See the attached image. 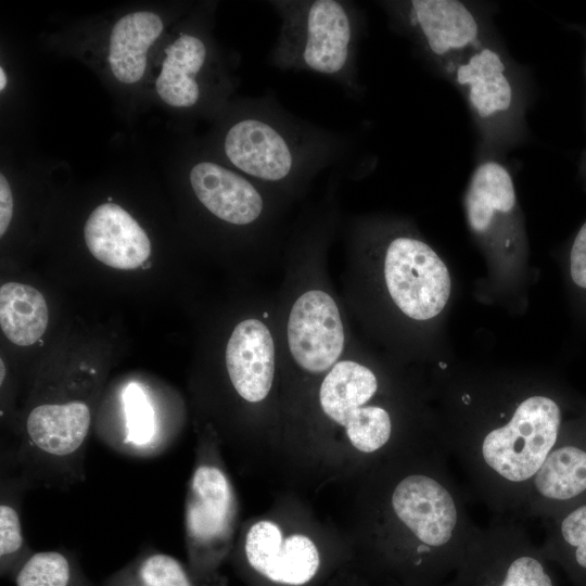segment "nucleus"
<instances>
[{"label":"nucleus","instance_id":"1","mask_svg":"<svg viewBox=\"0 0 586 586\" xmlns=\"http://www.w3.org/2000/svg\"><path fill=\"white\" fill-rule=\"evenodd\" d=\"M436 441L365 471L357 573L371 586H442L477 528Z\"/></svg>","mask_w":586,"mask_h":586},{"label":"nucleus","instance_id":"2","mask_svg":"<svg viewBox=\"0 0 586 586\" xmlns=\"http://www.w3.org/2000/svg\"><path fill=\"white\" fill-rule=\"evenodd\" d=\"M351 137L317 126L265 95L230 124L221 150L237 171L293 200L353 151Z\"/></svg>","mask_w":586,"mask_h":586},{"label":"nucleus","instance_id":"3","mask_svg":"<svg viewBox=\"0 0 586 586\" xmlns=\"http://www.w3.org/2000/svg\"><path fill=\"white\" fill-rule=\"evenodd\" d=\"M386 398L377 371L345 355L314 382L306 426L321 442L326 438L355 458L364 471L433 441L406 428Z\"/></svg>","mask_w":586,"mask_h":586},{"label":"nucleus","instance_id":"4","mask_svg":"<svg viewBox=\"0 0 586 586\" xmlns=\"http://www.w3.org/2000/svg\"><path fill=\"white\" fill-rule=\"evenodd\" d=\"M279 17L270 64L284 72H308L337 82L352 97L364 92L358 50L365 14L352 1L272 0Z\"/></svg>","mask_w":586,"mask_h":586},{"label":"nucleus","instance_id":"5","mask_svg":"<svg viewBox=\"0 0 586 586\" xmlns=\"http://www.w3.org/2000/svg\"><path fill=\"white\" fill-rule=\"evenodd\" d=\"M443 79L467 105L476 135L474 160H506L527 141L531 76L500 37L463 56Z\"/></svg>","mask_w":586,"mask_h":586},{"label":"nucleus","instance_id":"6","mask_svg":"<svg viewBox=\"0 0 586 586\" xmlns=\"http://www.w3.org/2000/svg\"><path fill=\"white\" fill-rule=\"evenodd\" d=\"M238 517L239 500L224 460L221 442L207 425L198 437L183 509L187 566L198 586L221 584L219 571L231 557Z\"/></svg>","mask_w":586,"mask_h":586},{"label":"nucleus","instance_id":"7","mask_svg":"<svg viewBox=\"0 0 586 586\" xmlns=\"http://www.w3.org/2000/svg\"><path fill=\"white\" fill-rule=\"evenodd\" d=\"M390 27L436 76L472 51L499 38L493 3L462 0L380 1Z\"/></svg>","mask_w":586,"mask_h":586},{"label":"nucleus","instance_id":"8","mask_svg":"<svg viewBox=\"0 0 586 586\" xmlns=\"http://www.w3.org/2000/svg\"><path fill=\"white\" fill-rule=\"evenodd\" d=\"M231 556L251 586H313L333 559L318 533L275 513L245 522Z\"/></svg>","mask_w":586,"mask_h":586},{"label":"nucleus","instance_id":"9","mask_svg":"<svg viewBox=\"0 0 586 586\" xmlns=\"http://www.w3.org/2000/svg\"><path fill=\"white\" fill-rule=\"evenodd\" d=\"M355 224L382 252L384 285L400 313L418 321L440 315L451 285L449 271L437 253L407 229H392L373 220Z\"/></svg>","mask_w":586,"mask_h":586},{"label":"nucleus","instance_id":"10","mask_svg":"<svg viewBox=\"0 0 586 586\" xmlns=\"http://www.w3.org/2000/svg\"><path fill=\"white\" fill-rule=\"evenodd\" d=\"M551 562L521 521L493 518L476 528L450 586H559Z\"/></svg>","mask_w":586,"mask_h":586},{"label":"nucleus","instance_id":"11","mask_svg":"<svg viewBox=\"0 0 586 586\" xmlns=\"http://www.w3.org/2000/svg\"><path fill=\"white\" fill-rule=\"evenodd\" d=\"M282 340L292 370L314 382L346 355L343 315L327 288L307 283L295 293L284 316Z\"/></svg>","mask_w":586,"mask_h":586},{"label":"nucleus","instance_id":"12","mask_svg":"<svg viewBox=\"0 0 586 586\" xmlns=\"http://www.w3.org/2000/svg\"><path fill=\"white\" fill-rule=\"evenodd\" d=\"M191 189L204 208L220 221L275 233L291 200L220 163L204 160L189 173Z\"/></svg>","mask_w":586,"mask_h":586},{"label":"nucleus","instance_id":"13","mask_svg":"<svg viewBox=\"0 0 586 586\" xmlns=\"http://www.w3.org/2000/svg\"><path fill=\"white\" fill-rule=\"evenodd\" d=\"M586 502V409L565 421L555 447L534 476L518 520L542 522Z\"/></svg>","mask_w":586,"mask_h":586},{"label":"nucleus","instance_id":"14","mask_svg":"<svg viewBox=\"0 0 586 586\" xmlns=\"http://www.w3.org/2000/svg\"><path fill=\"white\" fill-rule=\"evenodd\" d=\"M269 322L247 317L233 328L225 352L230 386L238 399L253 409L275 398L278 381V345Z\"/></svg>","mask_w":586,"mask_h":586},{"label":"nucleus","instance_id":"15","mask_svg":"<svg viewBox=\"0 0 586 586\" xmlns=\"http://www.w3.org/2000/svg\"><path fill=\"white\" fill-rule=\"evenodd\" d=\"M498 158L474 160L463 208L470 231L486 243L513 244L520 235L518 200L510 168Z\"/></svg>","mask_w":586,"mask_h":586},{"label":"nucleus","instance_id":"16","mask_svg":"<svg viewBox=\"0 0 586 586\" xmlns=\"http://www.w3.org/2000/svg\"><path fill=\"white\" fill-rule=\"evenodd\" d=\"M84 237L93 257L112 268H138L151 254L145 231L128 212L114 203H104L93 209L85 224Z\"/></svg>","mask_w":586,"mask_h":586},{"label":"nucleus","instance_id":"17","mask_svg":"<svg viewBox=\"0 0 586 586\" xmlns=\"http://www.w3.org/2000/svg\"><path fill=\"white\" fill-rule=\"evenodd\" d=\"M122 430L106 445L114 451L135 458H153L167 451L171 435L163 431L155 407L138 382L125 385L120 395Z\"/></svg>","mask_w":586,"mask_h":586},{"label":"nucleus","instance_id":"18","mask_svg":"<svg viewBox=\"0 0 586 586\" xmlns=\"http://www.w3.org/2000/svg\"><path fill=\"white\" fill-rule=\"evenodd\" d=\"M165 52L166 56L156 79L158 95L175 107L194 106L202 95L198 77L207 63V46L202 38L183 34Z\"/></svg>","mask_w":586,"mask_h":586},{"label":"nucleus","instance_id":"19","mask_svg":"<svg viewBox=\"0 0 586 586\" xmlns=\"http://www.w3.org/2000/svg\"><path fill=\"white\" fill-rule=\"evenodd\" d=\"M163 30L160 16L153 12H132L116 22L109 47L113 75L122 82L141 79L146 66V52Z\"/></svg>","mask_w":586,"mask_h":586},{"label":"nucleus","instance_id":"20","mask_svg":"<svg viewBox=\"0 0 586 586\" xmlns=\"http://www.w3.org/2000/svg\"><path fill=\"white\" fill-rule=\"evenodd\" d=\"M30 486L15 469L1 462L0 477V572L13 577L34 552L23 527V498Z\"/></svg>","mask_w":586,"mask_h":586},{"label":"nucleus","instance_id":"21","mask_svg":"<svg viewBox=\"0 0 586 586\" xmlns=\"http://www.w3.org/2000/svg\"><path fill=\"white\" fill-rule=\"evenodd\" d=\"M540 548L574 586H586V502L543 521Z\"/></svg>","mask_w":586,"mask_h":586},{"label":"nucleus","instance_id":"22","mask_svg":"<svg viewBox=\"0 0 586 586\" xmlns=\"http://www.w3.org/2000/svg\"><path fill=\"white\" fill-rule=\"evenodd\" d=\"M48 306L35 288L8 282L0 288V326L14 344L28 346L37 342L48 326Z\"/></svg>","mask_w":586,"mask_h":586},{"label":"nucleus","instance_id":"23","mask_svg":"<svg viewBox=\"0 0 586 586\" xmlns=\"http://www.w3.org/2000/svg\"><path fill=\"white\" fill-rule=\"evenodd\" d=\"M102 586H198L188 566L171 555L152 546L141 548Z\"/></svg>","mask_w":586,"mask_h":586},{"label":"nucleus","instance_id":"24","mask_svg":"<svg viewBox=\"0 0 586 586\" xmlns=\"http://www.w3.org/2000/svg\"><path fill=\"white\" fill-rule=\"evenodd\" d=\"M15 586H93L65 548L34 551L13 576Z\"/></svg>","mask_w":586,"mask_h":586},{"label":"nucleus","instance_id":"25","mask_svg":"<svg viewBox=\"0 0 586 586\" xmlns=\"http://www.w3.org/2000/svg\"><path fill=\"white\" fill-rule=\"evenodd\" d=\"M569 273L573 285L586 294V220L572 240L569 251Z\"/></svg>","mask_w":586,"mask_h":586},{"label":"nucleus","instance_id":"26","mask_svg":"<svg viewBox=\"0 0 586 586\" xmlns=\"http://www.w3.org/2000/svg\"><path fill=\"white\" fill-rule=\"evenodd\" d=\"M13 214V198L7 178L0 175V235L2 237L11 222Z\"/></svg>","mask_w":586,"mask_h":586},{"label":"nucleus","instance_id":"27","mask_svg":"<svg viewBox=\"0 0 586 586\" xmlns=\"http://www.w3.org/2000/svg\"><path fill=\"white\" fill-rule=\"evenodd\" d=\"M576 30L579 31L586 43V27L584 26H574ZM577 177L581 180L583 187L586 189V145L582 150L578 162H577Z\"/></svg>","mask_w":586,"mask_h":586},{"label":"nucleus","instance_id":"28","mask_svg":"<svg viewBox=\"0 0 586 586\" xmlns=\"http://www.w3.org/2000/svg\"><path fill=\"white\" fill-rule=\"evenodd\" d=\"M7 85V75L4 69L0 67V90L2 91Z\"/></svg>","mask_w":586,"mask_h":586},{"label":"nucleus","instance_id":"29","mask_svg":"<svg viewBox=\"0 0 586 586\" xmlns=\"http://www.w3.org/2000/svg\"><path fill=\"white\" fill-rule=\"evenodd\" d=\"M360 586H371L364 577L360 576Z\"/></svg>","mask_w":586,"mask_h":586},{"label":"nucleus","instance_id":"30","mask_svg":"<svg viewBox=\"0 0 586 586\" xmlns=\"http://www.w3.org/2000/svg\"><path fill=\"white\" fill-rule=\"evenodd\" d=\"M442 586H450V585H449V583L447 582V583H445V584H444V585H442Z\"/></svg>","mask_w":586,"mask_h":586}]
</instances>
